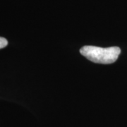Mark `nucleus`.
I'll use <instances>...</instances> for the list:
<instances>
[{"instance_id": "obj_2", "label": "nucleus", "mask_w": 127, "mask_h": 127, "mask_svg": "<svg viewBox=\"0 0 127 127\" xmlns=\"http://www.w3.org/2000/svg\"><path fill=\"white\" fill-rule=\"evenodd\" d=\"M8 45V41L7 40L4 38V37H0V49H2V48H4Z\"/></svg>"}, {"instance_id": "obj_1", "label": "nucleus", "mask_w": 127, "mask_h": 127, "mask_svg": "<svg viewBox=\"0 0 127 127\" xmlns=\"http://www.w3.org/2000/svg\"><path fill=\"white\" fill-rule=\"evenodd\" d=\"M80 52L83 56L94 63L109 64L117 60L121 53V49L119 47L102 48L96 46L86 45L82 47Z\"/></svg>"}]
</instances>
